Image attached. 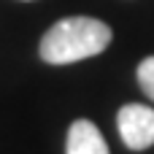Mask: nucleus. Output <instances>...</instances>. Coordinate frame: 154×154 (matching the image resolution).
I'll return each instance as SVG.
<instances>
[{
  "instance_id": "1",
  "label": "nucleus",
  "mask_w": 154,
  "mask_h": 154,
  "mask_svg": "<svg viewBox=\"0 0 154 154\" xmlns=\"http://www.w3.org/2000/svg\"><path fill=\"white\" fill-rule=\"evenodd\" d=\"M114 32L95 16H68L46 30L41 38V60L49 65H70L89 60L108 49Z\"/></svg>"
},
{
  "instance_id": "2",
  "label": "nucleus",
  "mask_w": 154,
  "mask_h": 154,
  "mask_svg": "<svg viewBox=\"0 0 154 154\" xmlns=\"http://www.w3.org/2000/svg\"><path fill=\"white\" fill-rule=\"evenodd\" d=\"M116 127L119 138L127 149L143 152L154 146V108L141 106V103H127L116 114Z\"/></svg>"
},
{
  "instance_id": "3",
  "label": "nucleus",
  "mask_w": 154,
  "mask_h": 154,
  "mask_svg": "<svg viewBox=\"0 0 154 154\" xmlns=\"http://www.w3.org/2000/svg\"><path fill=\"white\" fill-rule=\"evenodd\" d=\"M65 154H111L103 133L89 119H76L68 130Z\"/></svg>"
},
{
  "instance_id": "4",
  "label": "nucleus",
  "mask_w": 154,
  "mask_h": 154,
  "mask_svg": "<svg viewBox=\"0 0 154 154\" xmlns=\"http://www.w3.org/2000/svg\"><path fill=\"white\" fill-rule=\"evenodd\" d=\"M138 84H141L143 95L149 100H154V57L141 60V65H138Z\"/></svg>"
}]
</instances>
